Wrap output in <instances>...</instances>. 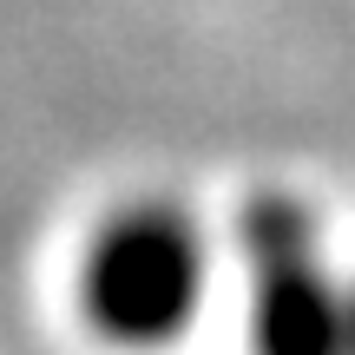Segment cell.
Here are the masks:
<instances>
[{
    "instance_id": "1",
    "label": "cell",
    "mask_w": 355,
    "mask_h": 355,
    "mask_svg": "<svg viewBox=\"0 0 355 355\" xmlns=\"http://www.w3.org/2000/svg\"><path fill=\"white\" fill-rule=\"evenodd\" d=\"M92 290L112 329L125 336H158L178 322L191 296V250L178 230H119L92 263Z\"/></svg>"
}]
</instances>
